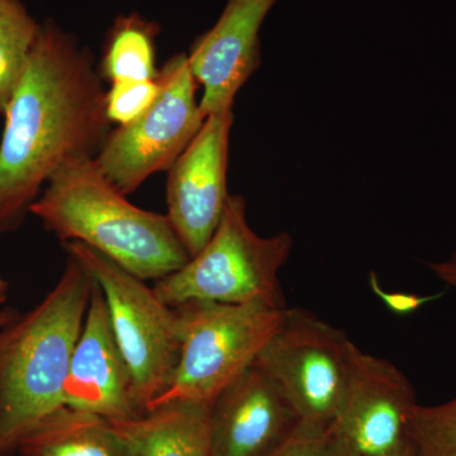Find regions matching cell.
<instances>
[{
    "label": "cell",
    "mask_w": 456,
    "mask_h": 456,
    "mask_svg": "<svg viewBox=\"0 0 456 456\" xmlns=\"http://www.w3.org/2000/svg\"><path fill=\"white\" fill-rule=\"evenodd\" d=\"M298 421L278 387L251 365L212 402L213 456H265Z\"/></svg>",
    "instance_id": "7c38bea8"
},
{
    "label": "cell",
    "mask_w": 456,
    "mask_h": 456,
    "mask_svg": "<svg viewBox=\"0 0 456 456\" xmlns=\"http://www.w3.org/2000/svg\"><path fill=\"white\" fill-rule=\"evenodd\" d=\"M331 456H362L354 452L353 450L346 448L344 444H341L340 441L335 440L334 437L331 436ZM391 456H415L413 455V449L411 446V443L408 444L406 448L402 449L401 452H398L397 454H393Z\"/></svg>",
    "instance_id": "603a6c76"
},
{
    "label": "cell",
    "mask_w": 456,
    "mask_h": 456,
    "mask_svg": "<svg viewBox=\"0 0 456 456\" xmlns=\"http://www.w3.org/2000/svg\"><path fill=\"white\" fill-rule=\"evenodd\" d=\"M158 80L160 93L154 104L136 121L110 132L95 156L104 175L126 196L158 171L169 170L207 118L197 102L187 53L170 57Z\"/></svg>",
    "instance_id": "ba28073f"
},
{
    "label": "cell",
    "mask_w": 456,
    "mask_h": 456,
    "mask_svg": "<svg viewBox=\"0 0 456 456\" xmlns=\"http://www.w3.org/2000/svg\"><path fill=\"white\" fill-rule=\"evenodd\" d=\"M65 248L103 293L113 336L130 377L132 404L142 415L169 388L178 367L175 311L146 281L94 248L75 241L65 244Z\"/></svg>",
    "instance_id": "8992f818"
},
{
    "label": "cell",
    "mask_w": 456,
    "mask_h": 456,
    "mask_svg": "<svg viewBox=\"0 0 456 456\" xmlns=\"http://www.w3.org/2000/svg\"><path fill=\"white\" fill-rule=\"evenodd\" d=\"M415 456H456V397L437 406L417 403L408 422Z\"/></svg>",
    "instance_id": "ac0fdd59"
},
{
    "label": "cell",
    "mask_w": 456,
    "mask_h": 456,
    "mask_svg": "<svg viewBox=\"0 0 456 456\" xmlns=\"http://www.w3.org/2000/svg\"><path fill=\"white\" fill-rule=\"evenodd\" d=\"M40 27L20 0H0V113L25 70Z\"/></svg>",
    "instance_id": "e0dca14e"
},
{
    "label": "cell",
    "mask_w": 456,
    "mask_h": 456,
    "mask_svg": "<svg viewBox=\"0 0 456 456\" xmlns=\"http://www.w3.org/2000/svg\"><path fill=\"white\" fill-rule=\"evenodd\" d=\"M94 279L69 255L61 277L38 305L0 327V456L64 406L75 344L82 332Z\"/></svg>",
    "instance_id": "7a4b0ae2"
},
{
    "label": "cell",
    "mask_w": 456,
    "mask_h": 456,
    "mask_svg": "<svg viewBox=\"0 0 456 456\" xmlns=\"http://www.w3.org/2000/svg\"><path fill=\"white\" fill-rule=\"evenodd\" d=\"M426 265L435 277L456 290V251L450 255L449 259L432 261V263H426Z\"/></svg>",
    "instance_id": "7402d4cb"
},
{
    "label": "cell",
    "mask_w": 456,
    "mask_h": 456,
    "mask_svg": "<svg viewBox=\"0 0 456 456\" xmlns=\"http://www.w3.org/2000/svg\"><path fill=\"white\" fill-rule=\"evenodd\" d=\"M346 332L303 308H288L255 365L289 402L299 421L330 430L349 371Z\"/></svg>",
    "instance_id": "52a82bcc"
},
{
    "label": "cell",
    "mask_w": 456,
    "mask_h": 456,
    "mask_svg": "<svg viewBox=\"0 0 456 456\" xmlns=\"http://www.w3.org/2000/svg\"><path fill=\"white\" fill-rule=\"evenodd\" d=\"M29 213L64 244L82 242L143 281H160L191 259L167 216L128 202L95 158L57 171Z\"/></svg>",
    "instance_id": "3957f363"
},
{
    "label": "cell",
    "mask_w": 456,
    "mask_h": 456,
    "mask_svg": "<svg viewBox=\"0 0 456 456\" xmlns=\"http://www.w3.org/2000/svg\"><path fill=\"white\" fill-rule=\"evenodd\" d=\"M160 27L139 14L117 18L108 33L99 73L110 82L158 77L155 38Z\"/></svg>",
    "instance_id": "2e32d148"
},
{
    "label": "cell",
    "mask_w": 456,
    "mask_h": 456,
    "mask_svg": "<svg viewBox=\"0 0 456 456\" xmlns=\"http://www.w3.org/2000/svg\"><path fill=\"white\" fill-rule=\"evenodd\" d=\"M233 110L207 117L191 145L167 174V218L194 256L220 224L228 198V152Z\"/></svg>",
    "instance_id": "30bf717a"
},
{
    "label": "cell",
    "mask_w": 456,
    "mask_h": 456,
    "mask_svg": "<svg viewBox=\"0 0 456 456\" xmlns=\"http://www.w3.org/2000/svg\"><path fill=\"white\" fill-rule=\"evenodd\" d=\"M417 404L412 383L389 360L354 345L340 407L330 434L362 456H391L410 444Z\"/></svg>",
    "instance_id": "9c48e42d"
},
{
    "label": "cell",
    "mask_w": 456,
    "mask_h": 456,
    "mask_svg": "<svg viewBox=\"0 0 456 456\" xmlns=\"http://www.w3.org/2000/svg\"><path fill=\"white\" fill-rule=\"evenodd\" d=\"M287 307L264 302L189 301L174 307L180 342L169 388L150 407L167 402L212 404L256 362L277 332Z\"/></svg>",
    "instance_id": "5b68a950"
},
{
    "label": "cell",
    "mask_w": 456,
    "mask_h": 456,
    "mask_svg": "<svg viewBox=\"0 0 456 456\" xmlns=\"http://www.w3.org/2000/svg\"><path fill=\"white\" fill-rule=\"evenodd\" d=\"M9 285L4 279L0 278V305L7 301Z\"/></svg>",
    "instance_id": "cb8c5ba5"
},
{
    "label": "cell",
    "mask_w": 456,
    "mask_h": 456,
    "mask_svg": "<svg viewBox=\"0 0 456 456\" xmlns=\"http://www.w3.org/2000/svg\"><path fill=\"white\" fill-rule=\"evenodd\" d=\"M292 248L285 231L257 235L246 217L245 198L230 196L211 240L183 268L156 281L154 289L171 308L189 301L287 307L278 274Z\"/></svg>",
    "instance_id": "277c9868"
},
{
    "label": "cell",
    "mask_w": 456,
    "mask_h": 456,
    "mask_svg": "<svg viewBox=\"0 0 456 456\" xmlns=\"http://www.w3.org/2000/svg\"><path fill=\"white\" fill-rule=\"evenodd\" d=\"M369 285L371 292L384 303L387 308L395 316H410L415 314L419 308L424 307L426 303L440 298L441 294L434 296H419V294L404 292H388L380 284L377 273L371 272L369 275Z\"/></svg>",
    "instance_id": "44dd1931"
},
{
    "label": "cell",
    "mask_w": 456,
    "mask_h": 456,
    "mask_svg": "<svg viewBox=\"0 0 456 456\" xmlns=\"http://www.w3.org/2000/svg\"><path fill=\"white\" fill-rule=\"evenodd\" d=\"M265 456H331V434L326 428L298 421Z\"/></svg>",
    "instance_id": "ffe728a7"
},
{
    "label": "cell",
    "mask_w": 456,
    "mask_h": 456,
    "mask_svg": "<svg viewBox=\"0 0 456 456\" xmlns=\"http://www.w3.org/2000/svg\"><path fill=\"white\" fill-rule=\"evenodd\" d=\"M277 0H227L216 25L191 45L189 66L203 86L204 116L232 110L261 62L259 32Z\"/></svg>",
    "instance_id": "8fae6325"
},
{
    "label": "cell",
    "mask_w": 456,
    "mask_h": 456,
    "mask_svg": "<svg viewBox=\"0 0 456 456\" xmlns=\"http://www.w3.org/2000/svg\"><path fill=\"white\" fill-rule=\"evenodd\" d=\"M64 406L94 413L108 421L140 416L132 404L130 377L113 336L106 299L95 281L71 356Z\"/></svg>",
    "instance_id": "4fadbf2b"
},
{
    "label": "cell",
    "mask_w": 456,
    "mask_h": 456,
    "mask_svg": "<svg viewBox=\"0 0 456 456\" xmlns=\"http://www.w3.org/2000/svg\"><path fill=\"white\" fill-rule=\"evenodd\" d=\"M4 114L0 233L25 221L41 188L65 165L95 158L110 134L106 92L92 53L45 20Z\"/></svg>",
    "instance_id": "6da1fadb"
},
{
    "label": "cell",
    "mask_w": 456,
    "mask_h": 456,
    "mask_svg": "<svg viewBox=\"0 0 456 456\" xmlns=\"http://www.w3.org/2000/svg\"><path fill=\"white\" fill-rule=\"evenodd\" d=\"M211 404L167 402L125 421H110L128 456H213Z\"/></svg>",
    "instance_id": "5bb4252c"
},
{
    "label": "cell",
    "mask_w": 456,
    "mask_h": 456,
    "mask_svg": "<svg viewBox=\"0 0 456 456\" xmlns=\"http://www.w3.org/2000/svg\"><path fill=\"white\" fill-rule=\"evenodd\" d=\"M16 452L18 456H128L108 419L66 406L27 432Z\"/></svg>",
    "instance_id": "9a60e30c"
},
{
    "label": "cell",
    "mask_w": 456,
    "mask_h": 456,
    "mask_svg": "<svg viewBox=\"0 0 456 456\" xmlns=\"http://www.w3.org/2000/svg\"><path fill=\"white\" fill-rule=\"evenodd\" d=\"M160 93L158 77L150 80H121L106 92V113L119 126L136 121L154 104Z\"/></svg>",
    "instance_id": "d6986e66"
},
{
    "label": "cell",
    "mask_w": 456,
    "mask_h": 456,
    "mask_svg": "<svg viewBox=\"0 0 456 456\" xmlns=\"http://www.w3.org/2000/svg\"><path fill=\"white\" fill-rule=\"evenodd\" d=\"M16 314L17 312L13 310H4L0 312V327L4 325V323H7L8 321Z\"/></svg>",
    "instance_id": "d4e9b609"
}]
</instances>
